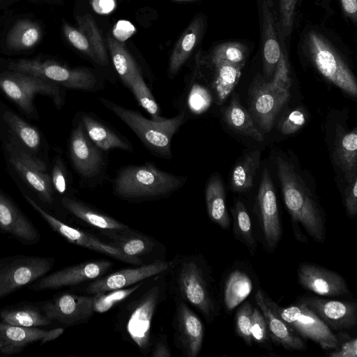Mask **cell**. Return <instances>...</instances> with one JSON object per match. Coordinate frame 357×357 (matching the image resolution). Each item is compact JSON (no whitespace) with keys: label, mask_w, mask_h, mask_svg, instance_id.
I'll return each mask as SVG.
<instances>
[{"label":"cell","mask_w":357,"mask_h":357,"mask_svg":"<svg viewBox=\"0 0 357 357\" xmlns=\"http://www.w3.org/2000/svg\"><path fill=\"white\" fill-rule=\"evenodd\" d=\"M278 175L283 199L291 215L294 234L297 241L306 242L301 228L314 241L326 239V215L293 165L281 157L276 160Z\"/></svg>","instance_id":"obj_1"},{"label":"cell","mask_w":357,"mask_h":357,"mask_svg":"<svg viewBox=\"0 0 357 357\" xmlns=\"http://www.w3.org/2000/svg\"><path fill=\"white\" fill-rule=\"evenodd\" d=\"M176 297L197 309L208 324L219 315L220 302L211 270L202 255L175 258L169 269Z\"/></svg>","instance_id":"obj_2"},{"label":"cell","mask_w":357,"mask_h":357,"mask_svg":"<svg viewBox=\"0 0 357 357\" xmlns=\"http://www.w3.org/2000/svg\"><path fill=\"white\" fill-rule=\"evenodd\" d=\"M162 273L150 278L126 299L117 317V326L121 335L130 340L144 354L151 351V324L155 312L163 301L167 280Z\"/></svg>","instance_id":"obj_3"},{"label":"cell","mask_w":357,"mask_h":357,"mask_svg":"<svg viewBox=\"0 0 357 357\" xmlns=\"http://www.w3.org/2000/svg\"><path fill=\"white\" fill-rule=\"evenodd\" d=\"M186 181V176L174 175L146 162L119 170L112 182V190L122 199L144 201L169 196L181 188Z\"/></svg>","instance_id":"obj_4"},{"label":"cell","mask_w":357,"mask_h":357,"mask_svg":"<svg viewBox=\"0 0 357 357\" xmlns=\"http://www.w3.org/2000/svg\"><path fill=\"white\" fill-rule=\"evenodd\" d=\"M98 100L126 123L153 154L162 158H172V139L185 121L184 111L172 118L155 121L145 118L138 111L124 107L106 98H99Z\"/></svg>","instance_id":"obj_5"},{"label":"cell","mask_w":357,"mask_h":357,"mask_svg":"<svg viewBox=\"0 0 357 357\" xmlns=\"http://www.w3.org/2000/svg\"><path fill=\"white\" fill-rule=\"evenodd\" d=\"M8 68L33 75L72 89L96 91L100 86L98 78L90 69L70 68L52 60L20 59L10 62Z\"/></svg>","instance_id":"obj_6"},{"label":"cell","mask_w":357,"mask_h":357,"mask_svg":"<svg viewBox=\"0 0 357 357\" xmlns=\"http://www.w3.org/2000/svg\"><path fill=\"white\" fill-rule=\"evenodd\" d=\"M305 42L309 56L319 73L345 93L356 97L357 83L345 61L320 33L310 31Z\"/></svg>","instance_id":"obj_7"},{"label":"cell","mask_w":357,"mask_h":357,"mask_svg":"<svg viewBox=\"0 0 357 357\" xmlns=\"http://www.w3.org/2000/svg\"><path fill=\"white\" fill-rule=\"evenodd\" d=\"M0 89L27 114L35 109L33 100L37 94L50 97L58 107L64 102V93L58 84L22 72L0 73Z\"/></svg>","instance_id":"obj_8"},{"label":"cell","mask_w":357,"mask_h":357,"mask_svg":"<svg viewBox=\"0 0 357 357\" xmlns=\"http://www.w3.org/2000/svg\"><path fill=\"white\" fill-rule=\"evenodd\" d=\"M52 257L15 255L0 259V300L47 274Z\"/></svg>","instance_id":"obj_9"},{"label":"cell","mask_w":357,"mask_h":357,"mask_svg":"<svg viewBox=\"0 0 357 357\" xmlns=\"http://www.w3.org/2000/svg\"><path fill=\"white\" fill-rule=\"evenodd\" d=\"M289 96V90L279 88L257 74L248 91L249 109L255 123L264 132H269Z\"/></svg>","instance_id":"obj_10"},{"label":"cell","mask_w":357,"mask_h":357,"mask_svg":"<svg viewBox=\"0 0 357 357\" xmlns=\"http://www.w3.org/2000/svg\"><path fill=\"white\" fill-rule=\"evenodd\" d=\"M280 317L301 338L310 340L324 349L337 347L339 340L333 331L304 304L296 303L282 307L275 302Z\"/></svg>","instance_id":"obj_11"},{"label":"cell","mask_w":357,"mask_h":357,"mask_svg":"<svg viewBox=\"0 0 357 357\" xmlns=\"http://www.w3.org/2000/svg\"><path fill=\"white\" fill-rule=\"evenodd\" d=\"M26 201L43 218L55 232L66 239L68 242L110 256L117 260L132 265H141V258L131 257L124 255L110 243L100 241L94 236L79 229L71 227L46 211L33 199L24 195Z\"/></svg>","instance_id":"obj_12"},{"label":"cell","mask_w":357,"mask_h":357,"mask_svg":"<svg viewBox=\"0 0 357 357\" xmlns=\"http://www.w3.org/2000/svg\"><path fill=\"white\" fill-rule=\"evenodd\" d=\"M256 206L264 243L268 251H273L281 239L282 227L274 185L266 168L262 174Z\"/></svg>","instance_id":"obj_13"},{"label":"cell","mask_w":357,"mask_h":357,"mask_svg":"<svg viewBox=\"0 0 357 357\" xmlns=\"http://www.w3.org/2000/svg\"><path fill=\"white\" fill-rule=\"evenodd\" d=\"M112 261L106 259L84 261L69 266L45 275L28 285L33 291L55 289L96 280L112 268Z\"/></svg>","instance_id":"obj_14"},{"label":"cell","mask_w":357,"mask_h":357,"mask_svg":"<svg viewBox=\"0 0 357 357\" xmlns=\"http://www.w3.org/2000/svg\"><path fill=\"white\" fill-rule=\"evenodd\" d=\"M9 161L21 178L37 193L45 203L54 202L51 177L46 173L45 164L38 158L15 146L8 144Z\"/></svg>","instance_id":"obj_15"},{"label":"cell","mask_w":357,"mask_h":357,"mask_svg":"<svg viewBox=\"0 0 357 357\" xmlns=\"http://www.w3.org/2000/svg\"><path fill=\"white\" fill-rule=\"evenodd\" d=\"M94 295L62 293L41 303L45 314L53 321L70 326L86 322L93 314Z\"/></svg>","instance_id":"obj_16"},{"label":"cell","mask_w":357,"mask_h":357,"mask_svg":"<svg viewBox=\"0 0 357 357\" xmlns=\"http://www.w3.org/2000/svg\"><path fill=\"white\" fill-rule=\"evenodd\" d=\"M172 264V260L170 261L154 260L149 264L121 269L93 280L86 286L85 291L87 294L93 295L128 287L168 271Z\"/></svg>","instance_id":"obj_17"},{"label":"cell","mask_w":357,"mask_h":357,"mask_svg":"<svg viewBox=\"0 0 357 357\" xmlns=\"http://www.w3.org/2000/svg\"><path fill=\"white\" fill-rule=\"evenodd\" d=\"M174 317L175 344L186 357H197L204 337V326L187 303L176 297Z\"/></svg>","instance_id":"obj_18"},{"label":"cell","mask_w":357,"mask_h":357,"mask_svg":"<svg viewBox=\"0 0 357 357\" xmlns=\"http://www.w3.org/2000/svg\"><path fill=\"white\" fill-rule=\"evenodd\" d=\"M298 301L313 312L331 331L342 332L357 324L356 302L318 296H303Z\"/></svg>","instance_id":"obj_19"},{"label":"cell","mask_w":357,"mask_h":357,"mask_svg":"<svg viewBox=\"0 0 357 357\" xmlns=\"http://www.w3.org/2000/svg\"><path fill=\"white\" fill-rule=\"evenodd\" d=\"M69 152L73 165L82 177L91 179L102 173L105 167L102 151L87 137L80 121L71 132Z\"/></svg>","instance_id":"obj_20"},{"label":"cell","mask_w":357,"mask_h":357,"mask_svg":"<svg viewBox=\"0 0 357 357\" xmlns=\"http://www.w3.org/2000/svg\"><path fill=\"white\" fill-rule=\"evenodd\" d=\"M64 331V328L47 330L16 326L0 321V356H13L32 344L51 342L61 336Z\"/></svg>","instance_id":"obj_21"},{"label":"cell","mask_w":357,"mask_h":357,"mask_svg":"<svg viewBox=\"0 0 357 357\" xmlns=\"http://www.w3.org/2000/svg\"><path fill=\"white\" fill-rule=\"evenodd\" d=\"M301 287L317 295L335 297L349 294L345 279L338 273L312 263H301L297 270Z\"/></svg>","instance_id":"obj_22"},{"label":"cell","mask_w":357,"mask_h":357,"mask_svg":"<svg viewBox=\"0 0 357 357\" xmlns=\"http://www.w3.org/2000/svg\"><path fill=\"white\" fill-rule=\"evenodd\" d=\"M255 301L265 318L269 338L274 343L291 351L306 349L303 339L280 317L275 308V302L263 289L257 291Z\"/></svg>","instance_id":"obj_23"},{"label":"cell","mask_w":357,"mask_h":357,"mask_svg":"<svg viewBox=\"0 0 357 357\" xmlns=\"http://www.w3.org/2000/svg\"><path fill=\"white\" fill-rule=\"evenodd\" d=\"M0 231L24 245L39 243L40 234L18 206L0 190Z\"/></svg>","instance_id":"obj_24"},{"label":"cell","mask_w":357,"mask_h":357,"mask_svg":"<svg viewBox=\"0 0 357 357\" xmlns=\"http://www.w3.org/2000/svg\"><path fill=\"white\" fill-rule=\"evenodd\" d=\"M261 36L264 70L269 77L275 70L282 52L278 14L273 0L261 3Z\"/></svg>","instance_id":"obj_25"},{"label":"cell","mask_w":357,"mask_h":357,"mask_svg":"<svg viewBox=\"0 0 357 357\" xmlns=\"http://www.w3.org/2000/svg\"><path fill=\"white\" fill-rule=\"evenodd\" d=\"M197 64L208 67L211 71L210 84L218 105L224 102L237 84L243 65H236L208 56L199 59Z\"/></svg>","instance_id":"obj_26"},{"label":"cell","mask_w":357,"mask_h":357,"mask_svg":"<svg viewBox=\"0 0 357 357\" xmlns=\"http://www.w3.org/2000/svg\"><path fill=\"white\" fill-rule=\"evenodd\" d=\"M89 139L101 151L120 149L131 152L130 142L112 128L89 113H82L79 120Z\"/></svg>","instance_id":"obj_27"},{"label":"cell","mask_w":357,"mask_h":357,"mask_svg":"<svg viewBox=\"0 0 357 357\" xmlns=\"http://www.w3.org/2000/svg\"><path fill=\"white\" fill-rule=\"evenodd\" d=\"M204 19L197 16L192 20L176 42L169 56L167 76L174 78L187 61L204 31Z\"/></svg>","instance_id":"obj_28"},{"label":"cell","mask_w":357,"mask_h":357,"mask_svg":"<svg viewBox=\"0 0 357 357\" xmlns=\"http://www.w3.org/2000/svg\"><path fill=\"white\" fill-rule=\"evenodd\" d=\"M0 321L22 327L40 328L52 321L43 312L41 303L20 302L0 309Z\"/></svg>","instance_id":"obj_29"},{"label":"cell","mask_w":357,"mask_h":357,"mask_svg":"<svg viewBox=\"0 0 357 357\" xmlns=\"http://www.w3.org/2000/svg\"><path fill=\"white\" fill-rule=\"evenodd\" d=\"M102 234L110 240L109 243L131 257L140 258L148 255L155 246V241L149 236L129 227L121 230L102 231Z\"/></svg>","instance_id":"obj_30"},{"label":"cell","mask_w":357,"mask_h":357,"mask_svg":"<svg viewBox=\"0 0 357 357\" xmlns=\"http://www.w3.org/2000/svg\"><path fill=\"white\" fill-rule=\"evenodd\" d=\"M61 204L78 219L102 231L121 230L128 227L112 217L76 199L64 197L61 199Z\"/></svg>","instance_id":"obj_31"},{"label":"cell","mask_w":357,"mask_h":357,"mask_svg":"<svg viewBox=\"0 0 357 357\" xmlns=\"http://www.w3.org/2000/svg\"><path fill=\"white\" fill-rule=\"evenodd\" d=\"M253 284L250 275L240 268L231 271L226 276L222 287V303L225 310L230 312L242 303L250 294Z\"/></svg>","instance_id":"obj_32"},{"label":"cell","mask_w":357,"mask_h":357,"mask_svg":"<svg viewBox=\"0 0 357 357\" xmlns=\"http://www.w3.org/2000/svg\"><path fill=\"white\" fill-rule=\"evenodd\" d=\"M207 213L211 220L222 229H228L231 219L227 209L224 185L218 176H213L205 190Z\"/></svg>","instance_id":"obj_33"},{"label":"cell","mask_w":357,"mask_h":357,"mask_svg":"<svg viewBox=\"0 0 357 357\" xmlns=\"http://www.w3.org/2000/svg\"><path fill=\"white\" fill-rule=\"evenodd\" d=\"M222 116L223 121L234 132L251 137L259 142L264 141V137L257 128L252 116L236 96L232 97L227 106L222 108Z\"/></svg>","instance_id":"obj_34"},{"label":"cell","mask_w":357,"mask_h":357,"mask_svg":"<svg viewBox=\"0 0 357 357\" xmlns=\"http://www.w3.org/2000/svg\"><path fill=\"white\" fill-rule=\"evenodd\" d=\"M335 158L348 183L357 176V130L340 135L336 142Z\"/></svg>","instance_id":"obj_35"},{"label":"cell","mask_w":357,"mask_h":357,"mask_svg":"<svg viewBox=\"0 0 357 357\" xmlns=\"http://www.w3.org/2000/svg\"><path fill=\"white\" fill-rule=\"evenodd\" d=\"M107 45L116 71L126 87L141 73L134 59L125 46L114 37L107 36Z\"/></svg>","instance_id":"obj_36"},{"label":"cell","mask_w":357,"mask_h":357,"mask_svg":"<svg viewBox=\"0 0 357 357\" xmlns=\"http://www.w3.org/2000/svg\"><path fill=\"white\" fill-rule=\"evenodd\" d=\"M40 26L29 20L17 21L8 32L6 43L13 50H24L35 46L40 40Z\"/></svg>","instance_id":"obj_37"},{"label":"cell","mask_w":357,"mask_h":357,"mask_svg":"<svg viewBox=\"0 0 357 357\" xmlns=\"http://www.w3.org/2000/svg\"><path fill=\"white\" fill-rule=\"evenodd\" d=\"M260 163V153L255 150L245 155L231 172L230 186L233 191L243 192L253 185V179Z\"/></svg>","instance_id":"obj_38"},{"label":"cell","mask_w":357,"mask_h":357,"mask_svg":"<svg viewBox=\"0 0 357 357\" xmlns=\"http://www.w3.org/2000/svg\"><path fill=\"white\" fill-rule=\"evenodd\" d=\"M233 232L235 238L241 242L251 255L256 252L257 245L254 236L250 214L244 203L238 199L231 209Z\"/></svg>","instance_id":"obj_39"},{"label":"cell","mask_w":357,"mask_h":357,"mask_svg":"<svg viewBox=\"0 0 357 357\" xmlns=\"http://www.w3.org/2000/svg\"><path fill=\"white\" fill-rule=\"evenodd\" d=\"M76 20L78 29L87 38L97 59L98 64L107 66L109 61L107 50L102 34L93 16L86 13L81 16H77Z\"/></svg>","instance_id":"obj_40"},{"label":"cell","mask_w":357,"mask_h":357,"mask_svg":"<svg viewBox=\"0 0 357 357\" xmlns=\"http://www.w3.org/2000/svg\"><path fill=\"white\" fill-rule=\"evenodd\" d=\"M3 119L27 148L32 151H38L40 145V135L34 127L10 111L5 112Z\"/></svg>","instance_id":"obj_41"},{"label":"cell","mask_w":357,"mask_h":357,"mask_svg":"<svg viewBox=\"0 0 357 357\" xmlns=\"http://www.w3.org/2000/svg\"><path fill=\"white\" fill-rule=\"evenodd\" d=\"M134 95L136 100L151 116L153 120L164 119L160 116V108L149 88L146 84L142 73L137 75L128 87Z\"/></svg>","instance_id":"obj_42"},{"label":"cell","mask_w":357,"mask_h":357,"mask_svg":"<svg viewBox=\"0 0 357 357\" xmlns=\"http://www.w3.org/2000/svg\"><path fill=\"white\" fill-rule=\"evenodd\" d=\"M142 283L139 282L128 287L93 294V308L94 312L104 313L109 310L116 304L124 301L137 290Z\"/></svg>","instance_id":"obj_43"},{"label":"cell","mask_w":357,"mask_h":357,"mask_svg":"<svg viewBox=\"0 0 357 357\" xmlns=\"http://www.w3.org/2000/svg\"><path fill=\"white\" fill-rule=\"evenodd\" d=\"M247 53L248 49L244 44L238 42H225L214 47L207 56L244 66Z\"/></svg>","instance_id":"obj_44"},{"label":"cell","mask_w":357,"mask_h":357,"mask_svg":"<svg viewBox=\"0 0 357 357\" xmlns=\"http://www.w3.org/2000/svg\"><path fill=\"white\" fill-rule=\"evenodd\" d=\"M253 307L249 302L243 303L238 309L235 317V331L244 343L252 347L251 337Z\"/></svg>","instance_id":"obj_45"},{"label":"cell","mask_w":357,"mask_h":357,"mask_svg":"<svg viewBox=\"0 0 357 357\" xmlns=\"http://www.w3.org/2000/svg\"><path fill=\"white\" fill-rule=\"evenodd\" d=\"M297 1L298 0H279L278 20L281 39L291 33Z\"/></svg>","instance_id":"obj_46"},{"label":"cell","mask_w":357,"mask_h":357,"mask_svg":"<svg viewBox=\"0 0 357 357\" xmlns=\"http://www.w3.org/2000/svg\"><path fill=\"white\" fill-rule=\"evenodd\" d=\"M63 31L67 40L74 47L98 63L97 59L87 38L81 31L64 22L63 24Z\"/></svg>","instance_id":"obj_47"},{"label":"cell","mask_w":357,"mask_h":357,"mask_svg":"<svg viewBox=\"0 0 357 357\" xmlns=\"http://www.w3.org/2000/svg\"><path fill=\"white\" fill-rule=\"evenodd\" d=\"M251 337L253 342L262 346H266L270 339L265 318L258 307H253Z\"/></svg>","instance_id":"obj_48"},{"label":"cell","mask_w":357,"mask_h":357,"mask_svg":"<svg viewBox=\"0 0 357 357\" xmlns=\"http://www.w3.org/2000/svg\"><path fill=\"white\" fill-rule=\"evenodd\" d=\"M305 112L302 109H296L291 111L283 120L280 132L283 135L295 133L305 123Z\"/></svg>","instance_id":"obj_49"},{"label":"cell","mask_w":357,"mask_h":357,"mask_svg":"<svg viewBox=\"0 0 357 357\" xmlns=\"http://www.w3.org/2000/svg\"><path fill=\"white\" fill-rule=\"evenodd\" d=\"M344 206L348 216L354 218L357 213V176L348 183L345 189Z\"/></svg>","instance_id":"obj_50"},{"label":"cell","mask_w":357,"mask_h":357,"mask_svg":"<svg viewBox=\"0 0 357 357\" xmlns=\"http://www.w3.org/2000/svg\"><path fill=\"white\" fill-rule=\"evenodd\" d=\"M344 341L338 344L335 350L329 353L330 357H356L357 339L356 337H344Z\"/></svg>","instance_id":"obj_51"},{"label":"cell","mask_w":357,"mask_h":357,"mask_svg":"<svg viewBox=\"0 0 357 357\" xmlns=\"http://www.w3.org/2000/svg\"><path fill=\"white\" fill-rule=\"evenodd\" d=\"M51 179L53 188L59 194H63L66 190V179L63 162L60 158L56 159L54 162Z\"/></svg>","instance_id":"obj_52"},{"label":"cell","mask_w":357,"mask_h":357,"mask_svg":"<svg viewBox=\"0 0 357 357\" xmlns=\"http://www.w3.org/2000/svg\"><path fill=\"white\" fill-rule=\"evenodd\" d=\"M151 356L152 357H171L172 353L169 348L167 335L161 334L158 336L151 345Z\"/></svg>","instance_id":"obj_53"},{"label":"cell","mask_w":357,"mask_h":357,"mask_svg":"<svg viewBox=\"0 0 357 357\" xmlns=\"http://www.w3.org/2000/svg\"><path fill=\"white\" fill-rule=\"evenodd\" d=\"M91 4L93 10L101 15L112 13L116 7L115 0H91Z\"/></svg>","instance_id":"obj_54"},{"label":"cell","mask_w":357,"mask_h":357,"mask_svg":"<svg viewBox=\"0 0 357 357\" xmlns=\"http://www.w3.org/2000/svg\"><path fill=\"white\" fill-rule=\"evenodd\" d=\"M340 3L345 15L356 24L357 21V0H340Z\"/></svg>","instance_id":"obj_55"},{"label":"cell","mask_w":357,"mask_h":357,"mask_svg":"<svg viewBox=\"0 0 357 357\" xmlns=\"http://www.w3.org/2000/svg\"><path fill=\"white\" fill-rule=\"evenodd\" d=\"M176 1H194V0H173Z\"/></svg>","instance_id":"obj_56"}]
</instances>
